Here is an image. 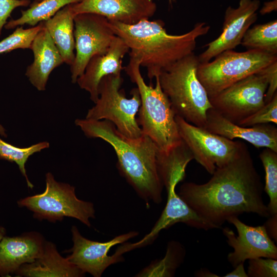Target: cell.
<instances>
[{"label":"cell","mask_w":277,"mask_h":277,"mask_svg":"<svg viewBox=\"0 0 277 277\" xmlns=\"http://www.w3.org/2000/svg\"><path fill=\"white\" fill-rule=\"evenodd\" d=\"M263 186L246 146L233 161L216 168L206 183L187 182L179 196L201 217L217 228L232 216L253 213L269 217Z\"/></svg>","instance_id":"6da1fadb"},{"label":"cell","mask_w":277,"mask_h":277,"mask_svg":"<svg viewBox=\"0 0 277 277\" xmlns=\"http://www.w3.org/2000/svg\"><path fill=\"white\" fill-rule=\"evenodd\" d=\"M109 24L115 34L128 47L130 58L140 62L151 81L194 52L197 38L208 33L210 28L205 22H199L184 34L172 35L167 32L164 23L160 19H142L131 25L109 21Z\"/></svg>","instance_id":"7a4b0ae2"},{"label":"cell","mask_w":277,"mask_h":277,"mask_svg":"<svg viewBox=\"0 0 277 277\" xmlns=\"http://www.w3.org/2000/svg\"><path fill=\"white\" fill-rule=\"evenodd\" d=\"M75 124L88 137L101 138L112 147L120 172L142 198L161 202L164 185L157 165L161 150L150 137L143 134L137 138H129L106 120L76 119Z\"/></svg>","instance_id":"3957f363"},{"label":"cell","mask_w":277,"mask_h":277,"mask_svg":"<svg viewBox=\"0 0 277 277\" xmlns=\"http://www.w3.org/2000/svg\"><path fill=\"white\" fill-rule=\"evenodd\" d=\"M140 67L138 60L130 58L128 65L123 67L131 81L136 84L140 95L141 104L137 122L143 134L150 137L162 152L168 153L182 142L175 114L158 77L155 78V87L147 85Z\"/></svg>","instance_id":"277c9868"},{"label":"cell","mask_w":277,"mask_h":277,"mask_svg":"<svg viewBox=\"0 0 277 277\" xmlns=\"http://www.w3.org/2000/svg\"><path fill=\"white\" fill-rule=\"evenodd\" d=\"M200 63L199 56L193 52L163 71L157 77L175 115L204 128L207 112L213 107L197 76Z\"/></svg>","instance_id":"5b68a950"},{"label":"cell","mask_w":277,"mask_h":277,"mask_svg":"<svg viewBox=\"0 0 277 277\" xmlns=\"http://www.w3.org/2000/svg\"><path fill=\"white\" fill-rule=\"evenodd\" d=\"M123 82L121 74L102 78L98 86V98L88 110L85 118L108 120L124 136L137 138L143 134L136 118L141 104L140 95L136 87L131 91L132 97L127 98L124 90L121 89Z\"/></svg>","instance_id":"8992f818"},{"label":"cell","mask_w":277,"mask_h":277,"mask_svg":"<svg viewBox=\"0 0 277 277\" xmlns=\"http://www.w3.org/2000/svg\"><path fill=\"white\" fill-rule=\"evenodd\" d=\"M212 61L200 63L197 77L210 97L277 61V55L257 50L225 51Z\"/></svg>","instance_id":"52a82bcc"},{"label":"cell","mask_w":277,"mask_h":277,"mask_svg":"<svg viewBox=\"0 0 277 277\" xmlns=\"http://www.w3.org/2000/svg\"><path fill=\"white\" fill-rule=\"evenodd\" d=\"M17 203L19 206L33 211L34 217L39 220L55 222L70 217L90 227L89 219L95 217L93 204L79 200L74 187L57 182L50 172L46 175L44 192L21 199Z\"/></svg>","instance_id":"ba28073f"},{"label":"cell","mask_w":277,"mask_h":277,"mask_svg":"<svg viewBox=\"0 0 277 277\" xmlns=\"http://www.w3.org/2000/svg\"><path fill=\"white\" fill-rule=\"evenodd\" d=\"M179 134L192 153L194 159L212 174L216 168L229 164L246 147L234 141L194 126L179 116L175 117Z\"/></svg>","instance_id":"9c48e42d"},{"label":"cell","mask_w":277,"mask_h":277,"mask_svg":"<svg viewBox=\"0 0 277 277\" xmlns=\"http://www.w3.org/2000/svg\"><path fill=\"white\" fill-rule=\"evenodd\" d=\"M75 58L70 65L71 82L76 83L90 58L104 54L116 35L105 17L91 13L76 15L74 17Z\"/></svg>","instance_id":"30bf717a"},{"label":"cell","mask_w":277,"mask_h":277,"mask_svg":"<svg viewBox=\"0 0 277 277\" xmlns=\"http://www.w3.org/2000/svg\"><path fill=\"white\" fill-rule=\"evenodd\" d=\"M267 87L265 78L255 73L236 82L209 99L213 108L237 124L265 104Z\"/></svg>","instance_id":"8fae6325"},{"label":"cell","mask_w":277,"mask_h":277,"mask_svg":"<svg viewBox=\"0 0 277 277\" xmlns=\"http://www.w3.org/2000/svg\"><path fill=\"white\" fill-rule=\"evenodd\" d=\"M73 246L68 251L72 253L66 259L84 273L88 272L94 277H100L109 266L124 261L122 254L116 251L108 255L111 248L118 244L125 243L138 235L136 231L120 235L106 242L89 240L83 237L77 227L71 229Z\"/></svg>","instance_id":"7c38bea8"},{"label":"cell","mask_w":277,"mask_h":277,"mask_svg":"<svg viewBox=\"0 0 277 277\" xmlns=\"http://www.w3.org/2000/svg\"><path fill=\"white\" fill-rule=\"evenodd\" d=\"M227 222L233 225L238 232L236 235L229 228L223 229L228 245L233 251L227 256L233 267L247 260L257 258L277 259V247L268 234L264 225L251 226L240 221L238 216H232Z\"/></svg>","instance_id":"4fadbf2b"},{"label":"cell","mask_w":277,"mask_h":277,"mask_svg":"<svg viewBox=\"0 0 277 277\" xmlns=\"http://www.w3.org/2000/svg\"><path fill=\"white\" fill-rule=\"evenodd\" d=\"M259 0H240L239 6L225 10L222 31L219 36L205 45L206 49L198 56L201 63L210 61L221 53L241 45L247 30L258 18Z\"/></svg>","instance_id":"5bb4252c"},{"label":"cell","mask_w":277,"mask_h":277,"mask_svg":"<svg viewBox=\"0 0 277 277\" xmlns=\"http://www.w3.org/2000/svg\"><path fill=\"white\" fill-rule=\"evenodd\" d=\"M72 9L75 16L95 13L109 21L131 25L153 16L156 5L153 0H82L72 4Z\"/></svg>","instance_id":"9a60e30c"},{"label":"cell","mask_w":277,"mask_h":277,"mask_svg":"<svg viewBox=\"0 0 277 277\" xmlns=\"http://www.w3.org/2000/svg\"><path fill=\"white\" fill-rule=\"evenodd\" d=\"M175 187V186H172L167 190L166 206L151 231L139 242L123 245L122 246L125 252L150 244L161 230L177 223H183L189 226L205 230L217 228L199 215L176 193Z\"/></svg>","instance_id":"2e32d148"},{"label":"cell","mask_w":277,"mask_h":277,"mask_svg":"<svg viewBox=\"0 0 277 277\" xmlns=\"http://www.w3.org/2000/svg\"><path fill=\"white\" fill-rule=\"evenodd\" d=\"M204 128L231 140L241 138L256 148L265 147L277 152V128L268 124L252 126L239 125L229 121L212 108L207 112Z\"/></svg>","instance_id":"e0dca14e"},{"label":"cell","mask_w":277,"mask_h":277,"mask_svg":"<svg viewBox=\"0 0 277 277\" xmlns=\"http://www.w3.org/2000/svg\"><path fill=\"white\" fill-rule=\"evenodd\" d=\"M129 51L124 41L116 36L105 54L95 55L90 58L76 83L81 89L89 93L94 103L98 98V86L101 80L109 74H121L123 58Z\"/></svg>","instance_id":"ac0fdd59"},{"label":"cell","mask_w":277,"mask_h":277,"mask_svg":"<svg viewBox=\"0 0 277 277\" xmlns=\"http://www.w3.org/2000/svg\"><path fill=\"white\" fill-rule=\"evenodd\" d=\"M45 244L42 235L34 232L4 236L0 242V276H9L22 265L35 262L43 254Z\"/></svg>","instance_id":"d6986e66"},{"label":"cell","mask_w":277,"mask_h":277,"mask_svg":"<svg viewBox=\"0 0 277 277\" xmlns=\"http://www.w3.org/2000/svg\"><path fill=\"white\" fill-rule=\"evenodd\" d=\"M30 49L33 51L34 60L27 68L25 75L38 90L44 91L50 74L64 63L44 24L43 28L33 40Z\"/></svg>","instance_id":"ffe728a7"},{"label":"cell","mask_w":277,"mask_h":277,"mask_svg":"<svg viewBox=\"0 0 277 277\" xmlns=\"http://www.w3.org/2000/svg\"><path fill=\"white\" fill-rule=\"evenodd\" d=\"M17 276H82L85 274L66 258H63L52 243L45 242L42 256L32 263L24 264L17 270Z\"/></svg>","instance_id":"44dd1931"},{"label":"cell","mask_w":277,"mask_h":277,"mask_svg":"<svg viewBox=\"0 0 277 277\" xmlns=\"http://www.w3.org/2000/svg\"><path fill=\"white\" fill-rule=\"evenodd\" d=\"M74 16L72 4H69L62 8L49 19L43 22L64 63L70 66L75 58Z\"/></svg>","instance_id":"7402d4cb"},{"label":"cell","mask_w":277,"mask_h":277,"mask_svg":"<svg viewBox=\"0 0 277 277\" xmlns=\"http://www.w3.org/2000/svg\"><path fill=\"white\" fill-rule=\"evenodd\" d=\"M193 159L192 152L183 140L168 153L160 151L157 159L158 170L166 190L172 186H176L184 179L186 167Z\"/></svg>","instance_id":"603a6c76"},{"label":"cell","mask_w":277,"mask_h":277,"mask_svg":"<svg viewBox=\"0 0 277 277\" xmlns=\"http://www.w3.org/2000/svg\"><path fill=\"white\" fill-rule=\"evenodd\" d=\"M82 0H41L34 1L30 7L22 11V15L16 19H11L5 25L6 29H14L27 24L32 27L46 21L54 16L59 10L69 4L80 3Z\"/></svg>","instance_id":"cb8c5ba5"},{"label":"cell","mask_w":277,"mask_h":277,"mask_svg":"<svg viewBox=\"0 0 277 277\" xmlns=\"http://www.w3.org/2000/svg\"><path fill=\"white\" fill-rule=\"evenodd\" d=\"M241 45L248 50H257L277 55V20L249 28Z\"/></svg>","instance_id":"d4e9b609"},{"label":"cell","mask_w":277,"mask_h":277,"mask_svg":"<svg viewBox=\"0 0 277 277\" xmlns=\"http://www.w3.org/2000/svg\"><path fill=\"white\" fill-rule=\"evenodd\" d=\"M184 255L185 250L181 245L177 242H170L164 258L152 263L136 276H173L176 269L183 262Z\"/></svg>","instance_id":"484cf974"},{"label":"cell","mask_w":277,"mask_h":277,"mask_svg":"<svg viewBox=\"0 0 277 277\" xmlns=\"http://www.w3.org/2000/svg\"><path fill=\"white\" fill-rule=\"evenodd\" d=\"M47 142L38 143L25 148L14 146L0 138V159L15 162L24 176L25 177L28 186L32 189L33 185L29 181L25 169V164L29 157L33 154L40 152L43 149L49 147Z\"/></svg>","instance_id":"4316f807"},{"label":"cell","mask_w":277,"mask_h":277,"mask_svg":"<svg viewBox=\"0 0 277 277\" xmlns=\"http://www.w3.org/2000/svg\"><path fill=\"white\" fill-rule=\"evenodd\" d=\"M265 172L264 190L269 197L267 205L270 215L277 214V152L269 148L259 155Z\"/></svg>","instance_id":"83f0119b"},{"label":"cell","mask_w":277,"mask_h":277,"mask_svg":"<svg viewBox=\"0 0 277 277\" xmlns=\"http://www.w3.org/2000/svg\"><path fill=\"white\" fill-rule=\"evenodd\" d=\"M43 27V22L27 29L17 27L12 34L0 42V54L17 49H30L33 40Z\"/></svg>","instance_id":"f1b7e54d"},{"label":"cell","mask_w":277,"mask_h":277,"mask_svg":"<svg viewBox=\"0 0 277 277\" xmlns=\"http://www.w3.org/2000/svg\"><path fill=\"white\" fill-rule=\"evenodd\" d=\"M269 123L277 124V93L269 102L236 124L244 126H252Z\"/></svg>","instance_id":"f546056e"},{"label":"cell","mask_w":277,"mask_h":277,"mask_svg":"<svg viewBox=\"0 0 277 277\" xmlns=\"http://www.w3.org/2000/svg\"><path fill=\"white\" fill-rule=\"evenodd\" d=\"M247 273L250 277H276L277 260L262 257L249 260Z\"/></svg>","instance_id":"4dcf8cb0"},{"label":"cell","mask_w":277,"mask_h":277,"mask_svg":"<svg viewBox=\"0 0 277 277\" xmlns=\"http://www.w3.org/2000/svg\"><path fill=\"white\" fill-rule=\"evenodd\" d=\"M256 73L263 76L268 84L264 97V102L266 104L277 93V61L265 67Z\"/></svg>","instance_id":"1f68e13d"},{"label":"cell","mask_w":277,"mask_h":277,"mask_svg":"<svg viewBox=\"0 0 277 277\" xmlns=\"http://www.w3.org/2000/svg\"><path fill=\"white\" fill-rule=\"evenodd\" d=\"M30 2V0H0V34L13 10L18 7L28 6Z\"/></svg>","instance_id":"d6a6232c"},{"label":"cell","mask_w":277,"mask_h":277,"mask_svg":"<svg viewBox=\"0 0 277 277\" xmlns=\"http://www.w3.org/2000/svg\"><path fill=\"white\" fill-rule=\"evenodd\" d=\"M269 219L266 222L264 226L266 227V230L269 235L276 241L277 232H276V220L277 214L273 215H270Z\"/></svg>","instance_id":"836d02e7"},{"label":"cell","mask_w":277,"mask_h":277,"mask_svg":"<svg viewBox=\"0 0 277 277\" xmlns=\"http://www.w3.org/2000/svg\"><path fill=\"white\" fill-rule=\"evenodd\" d=\"M231 272L224 275L225 277H248L245 270L244 263L238 264Z\"/></svg>","instance_id":"e575fe53"},{"label":"cell","mask_w":277,"mask_h":277,"mask_svg":"<svg viewBox=\"0 0 277 277\" xmlns=\"http://www.w3.org/2000/svg\"><path fill=\"white\" fill-rule=\"evenodd\" d=\"M276 10V0H273L271 2H266L264 3L263 7L260 10V13L264 15L270 13L273 11Z\"/></svg>","instance_id":"d590c367"},{"label":"cell","mask_w":277,"mask_h":277,"mask_svg":"<svg viewBox=\"0 0 277 277\" xmlns=\"http://www.w3.org/2000/svg\"><path fill=\"white\" fill-rule=\"evenodd\" d=\"M196 276H210V277L219 276L218 275H216V274L212 273L208 270L206 271L205 269L204 270H202L197 271L196 273Z\"/></svg>","instance_id":"8d00e7d4"},{"label":"cell","mask_w":277,"mask_h":277,"mask_svg":"<svg viewBox=\"0 0 277 277\" xmlns=\"http://www.w3.org/2000/svg\"><path fill=\"white\" fill-rule=\"evenodd\" d=\"M6 233V230L4 227L0 226V242L5 236Z\"/></svg>","instance_id":"74e56055"},{"label":"cell","mask_w":277,"mask_h":277,"mask_svg":"<svg viewBox=\"0 0 277 277\" xmlns=\"http://www.w3.org/2000/svg\"><path fill=\"white\" fill-rule=\"evenodd\" d=\"M0 135L4 137L7 136L6 130L2 125L0 124Z\"/></svg>","instance_id":"f35d334b"},{"label":"cell","mask_w":277,"mask_h":277,"mask_svg":"<svg viewBox=\"0 0 277 277\" xmlns=\"http://www.w3.org/2000/svg\"><path fill=\"white\" fill-rule=\"evenodd\" d=\"M169 4L172 6L173 4L176 2V0H168Z\"/></svg>","instance_id":"ab89813d"},{"label":"cell","mask_w":277,"mask_h":277,"mask_svg":"<svg viewBox=\"0 0 277 277\" xmlns=\"http://www.w3.org/2000/svg\"><path fill=\"white\" fill-rule=\"evenodd\" d=\"M41 0H35L34 1H36V2H39L41 1Z\"/></svg>","instance_id":"60d3db41"}]
</instances>
